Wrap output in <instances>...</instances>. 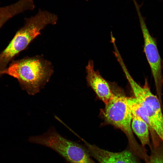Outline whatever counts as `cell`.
I'll return each mask as SVG.
<instances>
[{
	"mask_svg": "<svg viewBox=\"0 0 163 163\" xmlns=\"http://www.w3.org/2000/svg\"><path fill=\"white\" fill-rule=\"evenodd\" d=\"M51 62L37 55L13 60L0 72L18 81L21 88L30 95L38 93L48 82L53 73Z\"/></svg>",
	"mask_w": 163,
	"mask_h": 163,
	"instance_id": "1",
	"label": "cell"
},
{
	"mask_svg": "<svg viewBox=\"0 0 163 163\" xmlns=\"http://www.w3.org/2000/svg\"><path fill=\"white\" fill-rule=\"evenodd\" d=\"M127 80L134 95L127 98L132 113L139 116L146 123L151 136L156 134L163 141V114L158 97L152 92L147 80L142 86L132 77Z\"/></svg>",
	"mask_w": 163,
	"mask_h": 163,
	"instance_id": "2",
	"label": "cell"
},
{
	"mask_svg": "<svg viewBox=\"0 0 163 163\" xmlns=\"http://www.w3.org/2000/svg\"><path fill=\"white\" fill-rule=\"evenodd\" d=\"M58 19L56 14L40 9L35 15L25 18L24 25L18 30L8 46L0 53V73L40 34L42 30L48 25L55 24ZM1 77L0 74V78Z\"/></svg>",
	"mask_w": 163,
	"mask_h": 163,
	"instance_id": "3",
	"label": "cell"
},
{
	"mask_svg": "<svg viewBox=\"0 0 163 163\" xmlns=\"http://www.w3.org/2000/svg\"><path fill=\"white\" fill-rule=\"evenodd\" d=\"M105 105L103 115L106 122L124 133L128 139L129 149L144 161L148 154L145 148L137 142L133 134L131 126L132 114L127 97L114 94Z\"/></svg>",
	"mask_w": 163,
	"mask_h": 163,
	"instance_id": "4",
	"label": "cell"
},
{
	"mask_svg": "<svg viewBox=\"0 0 163 163\" xmlns=\"http://www.w3.org/2000/svg\"><path fill=\"white\" fill-rule=\"evenodd\" d=\"M28 141L53 150L69 163H96L85 145L65 138L53 127L42 135L30 137Z\"/></svg>",
	"mask_w": 163,
	"mask_h": 163,
	"instance_id": "5",
	"label": "cell"
},
{
	"mask_svg": "<svg viewBox=\"0 0 163 163\" xmlns=\"http://www.w3.org/2000/svg\"><path fill=\"white\" fill-rule=\"evenodd\" d=\"M134 5L138 15L144 39V51L151 68L155 82L157 96L160 102L162 103L163 77L162 72L161 59L155 40L149 32L144 19L142 15L140 5L137 3L135 4Z\"/></svg>",
	"mask_w": 163,
	"mask_h": 163,
	"instance_id": "6",
	"label": "cell"
},
{
	"mask_svg": "<svg viewBox=\"0 0 163 163\" xmlns=\"http://www.w3.org/2000/svg\"><path fill=\"white\" fill-rule=\"evenodd\" d=\"M81 139L91 156L98 163H143L128 146L122 151L113 152L91 144L82 138Z\"/></svg>",
	"mask_w": 163,
	"mask_h": 163,
	"instance_id": "7",
	"label": "cell"
},
{
	"mask_svg": "<svg viewBox=\"0 0 163 163\" xmlns=\"http://www.w3.org/2000/svg\"><path fill=\"white\" fill-rule=\"evenodd\" d=\"M86 80L88 84L92 88L98 98L105 104L114 96L107 82L98 71L94 68V63L90 60L86 67Z\"/></svg>",
	"mask_w": 163,
	"mask_h": 163,
	"instance_id": "8",
	"label": "cell"
},
{
	"mask_svg": "<svg viewBox=\"0 0 163 163\" xmlns=\"http://www.w3.org/2000/svg\"><path fill=\"white\" fill-rule=\"evenodd\" d=\"M131 126L133 132L139 139L141 145L144 148L146 145L149 147L151 142L149 128L146 123L139 116L132 114Z\"/></svg>",
	"mask_w": 163,
	"mask_h": 163,
	"instance_id": "9",
	"label": "cell"
},
{
	"mask_svg": "<svg viewBox=\"0 0 163 163\" xmlns=\"http://www.w3.org/2000/svg\"><path fill=\"white\" fill-rule=\"evenodd\" d=\"M151 140L150 153L147 155L145 163H163V141L159 137Z\"/></svg>",
	"mask_w": 163,
	"mask_h": 163,
	"instance_id": "10",
	"label": "cell"
},
{
	"mask_svg": "<svg viewBox=\"0 0 163 163\" xmlns=\"http://www.w3.org/2000/svg\"><path fill=\"white\" fill-rule=\"evenodd\" d=\"M11 18L8 15L0 14V29L7 21Z\"/></svg>",
	"mask_w": 163,
	"mask_h": 163,
	"instance_id": "11",
	"label": "cell"
},
{
	"mask_svg": "<svg viewBox=\"0 0 163 163\" xmlns=\"http://www.w3.org/2000/svg\"><path fill=\"white\" fill-rule=\"evenodd\" d=\"M5 12V8L4 7H0V14H3Z\"/></svg>",
	"mask_w": 163,
	"mask_h": 163,
	"instance_id": "12",
	"label": "cell"
}]
</instances>
